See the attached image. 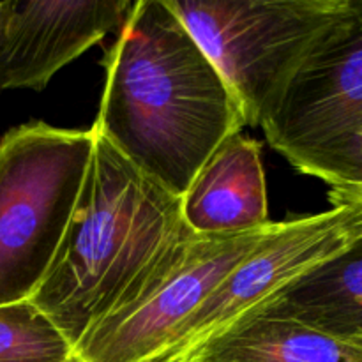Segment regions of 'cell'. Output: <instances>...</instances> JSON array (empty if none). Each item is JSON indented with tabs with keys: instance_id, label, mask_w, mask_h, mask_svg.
Listing matches in <instances>:
<instances>
[{
	"instance_id": "cell-1",
	"label": "cell",
	"mask_w": 362,
	"mask_h": 362,
	"mask_svg": "<svg viewBox=\"0 0 362 362\" xmlns=\"http://www.w3.org/2000/svg\"><path fill=\"white\" fill-rule=\"evenodd\" d=\"M103 66L92 127L173 197L246 126L232 88L165 0L133 2Z\"/></svg>"
},
{
	"instance_id": "cell-2",
	"label": "cell",
	"mask_w": 362,
	"mask_h": 362,
	"mask_svg": "<svg viewBox=\"0 0 362 362\" xmlns=\"http://www.w3.org/2000/svg\"><path fill=\"white\" fill-rule=\"evenodd\" d=\"M186 228L180 198L145 177L95 133L73 218L30 303L74 350Z\"/></svg>"
},
{
	"instance_id": "cell-3",
	"label": "cell",
	"mask_w": 362,
	"mask_h": 362,
	"mask_svg": "<svg viewBox=\"0 0 362 362\" xmlns=\"http://www.w3.org/2000/svg\"><path fill=\"white\" fill-rule=\"evenodd\" d=\"M95 131L21 124L0 138V306L30 300L80 198Z\"/></svg>"
},
{
	"instance_id": "cell-4",
	"label": "cell",
	"mask_w": 362,
	"mask_h": 362,
	"mask_svg": "<svg viewBox=\"0 0 362 362\" xmlns=\"http://www.w3.org/2000/svg\"><path fill=\"white\" fill-rule=\"evenodd\" d=\"M262 126L286 83L352 0H165Z\"/></svg>"
},
{
	"instance_id": "cell-5",
	"label": "cell",
	"mask_w": 362,
	"mask_h": 362,
	"mask_svg": "<svg viewBox=\"0 0 362 362\" xmlns=\"http://www.w3.org/2000/svg\"><path fill=\"white\" fill-rule=\"evenodd\" d=\"M274 223L251 232H186L74 346L76 362H163L180 329Z\"/></svg>"
},
{
	"instance_id": "cell-6",
	"label": "cell",
	"mask_w": 362,
	"mask_h": 362,
	"mask_svg": "<svg viewBox=\"0 0 362 362\" xmlns=\"http://www.w3.org/2000/svg\"><path fill=\"white\" fill-rule=\"evenodd\" d=\"M362 237V205L339 204L313 216L274 223L186 322L165 361L182 356L240 315L260 306Z\"/></svg>"
},
{
	"instance_id": "cell-7",
	"label": "cell",
	"mask_w": 362,
	"mask_h": 362,
	"mask_svg": "<svg viewBox=\"0 0 362 362\" xmlns=\"http://www.w3.org/2000/svg\"><path fill=\"white\" fill-rule=\"evenodd\" d=\"M362 124V0L311 48L262 122L285 158Z\"/></svg>"
},
{
	"instance_id": "cell-8",
	"label": "cell",
	"mask_w": 362,
	"mask_h": 362,
	"mask_svg": "<svg viewBox=\"0 0 362 362\" xmlns=\"http://www.w3.org/2000/svg\"><path fill=\"white\" fill-rule=\"evenodd\" d=\"M126 0H7L0 90H41L62 67L124 25Z\"/></svg>"
},
{
	"instance_id": "cell-9",
	"label": "cell",
	"mask_w": 362,
	"mask_h": 362,
	"mask_svg": "<svg viewBox=\"0 0 362 362\" xmlns=\"http://www.w3.org/2000/svg\"><path fill=\"white\" fill-rule=\"evenodd\" d=\"M182 221L200 235L251 232L267 226V184L262 147L233 134L202 166L180 198Z\"/></svg>"
},
{
	"instance_id": "cell-10",
	"label": "cell",
	"mask_w": 362,
	"mask_h": 362,
	"mask_svg": "<svg viewBox=\"0 0 362 362\" xmlns=\"http://www.w3.org/2000/svg\"><path fill=\"white\" fill-rule=\"evenodd\" d=\"M175 362H362V339L339 338L257 306Z\"/></svg>"
},
{
	"instance_id": "cell-11",
	"label": "cell",
	"mask_w": 362,
	"mask_h": 362,
	"mask_svg": "<svg viewBox=\"0 0 362 362\" xmlns=\"http://www.w3.org/2000/svg\"><path fill=\"white\" fill-rule=\"evenodd\" d=\"M260 306L339 338L362 339V237Z\"/></svg>"
},
{
	"instance_id": "cell-12",
	"label": "cell",
	"mask_w": 362,
	"mask_h": 362,
	"mask_svg": "<svg viewBox=\"0 0 362 362\" xmlns=\"http://www.w3.org/2000/svg\"><path fill=\"white\" fill-rule=\"evenodd\" d=\"M0 362H76L66 336L30 300L0 306Z\"/></svg>"
},
{
	"instance_id": "cell-13",
	"label": "cell",
	"mask_w": 362,
	"mask_h": 362,
	"mask_svg": "<svg viewBox=\"0 0 362 362\" xmlns=\"http://www.w3.org/2000/svg\"><path fill=\"white\" fill-rule=\"evenodd\" d=\"M288 159L300 173L322 179L331 189L362 186V124Z\"/></svg>"
},
{
	"instance_id": "cell-14",
	"label": "cell",
	"mask_w": 362,
	"mask_h": 362,
	"mask_svg": "<svg viewBox=\"0 0 362 362\" xmlns=\"http://www.w3.org/2000/svg\"><path fill=\"white\" fill-rule=\"evenodd\" d=\"M329 200L332 205L339 204H359L362 205V186L350 187V189H331Z\"/></svg>"
},
{
	"instance_id": "cell-15",
	"label": "cell",
	"mask_w": 362,
	"mask_h": 362,
	"mask_svg": "<svg viewBox=\"0 0 362 362\" xmlns=\"http://www.w3.org/2000/svg\"><path fill=\"white\" fill-rule=\"evenodd\" d=\"M7 20V0L6 2H0V37H2L4 27H6Z\"/></svg>"
},
{
	"instance_id": "cell-16",
	"label": "cell",
	"mask_w": 362,
	"mask_h": 362,
	"mask_svg": "<svg viewBox=\"0 0 362 362\" xmlns=\"http://www.w3.org/2000/svg\"><path fill=\"white\" fill-rule=\"evenodd\" d=\"M163 362H175V361H163Z\"/></svg>"
}]
</instances>
